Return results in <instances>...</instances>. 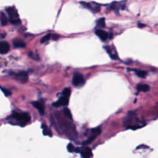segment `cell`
<instances>
[{"label":"cell","instance_id":"9c48e42d","mask_svg":"<svg viewBox=\"0 0 158 158\" xmlns=\"http://www.w3.org/2000/svg\"><path fill=\"white\" fill-rule=\"evenodd\" d=\"M95 33L96 35L99 37L102 41L106 40L109 37V35L106 31H105L102 30H97L95 31Z\"/></svg>","mask_w":158,"mask_h":158},{"label":"cell","instance_id":"ba28073f","mask_svg":"<svg viewBox=\"0 0 158 158\" xmlns=\"http://www.w3.org/2000/svg\"><path fill=\"white\" fill-rule=\"evenodd\" d=\"M7 12H8V14L9 16L10 19H17L19 18V14L17 12V10L14 8H9L6 9Z\"/></svg>","mask_w":158,"mask_h":158},{"label":"cell","instance_id":"9a60e30c","mask_svg":"<svg viewBox=\"0 0 158 158\" xmlns=\"http://www.w3.org/2000/svg\"><path fill=\"white\" fill-rule=\"evenodd\" d=\"M135 71L136 72V75L140 77V78H145L147 74L146 72L144 71H141V70H136Z\"/></svg>","mask_w":158,"mask_h":158},{"label":"cell","instance_id":"8fae6325","mask_svg":"<svg viewBox=\"0 0 158 158\" xmlns=\"http://www.w3.org/2000/svg\"><path fill=\"white\" fill-rule=\"evenodd\" d=\"M32 105L35 108L37 109L41 114H43L45 111L44 106L40 102H38V101H34V102L32 103Z\"/></svg>","mask_w":158,"mask_h":158},{"label":"cell","instance_id":"ffe728a7","mask_svg":"<svg viewBox=\"0 0 158 158\" xmlns=\"http://www.w3.org/2000/svg\"><path fill=\"white\" fill-rule=\"evenodd\" d=\"M71 90L70 89H65L64 90L62 91V94L63 96H65L67 97H69L71 94Z\"/></svg>","mask_w":158,"mask_h":158},{"label":"cell","instance_id":"5b68a950","mask_svg":"<svg viewBox=\"0 0 158 158\" xmlns=\"http://www.w3.org/2000/svg\"><path fill=\"white\" fill-rule=\"evenodd\" d=\"M69 103V99L68 97L63 96L62 97L60 98L58 101L53 103V106L58 108V107H61V106H67Z\"/></svg>","mask_w":158,"mask_h":158},{"label":"cell","instance_id":"6da1fadb","mask_svg":"<svg viewBox=\"0 0 158 158\" xmlns=\"http://www.w3.org/2000/svg\"><path fill=\"white\" fill-rule=\"evenodd\" d=\"M12 117L15 120L22 124L25 125L30 121V116L27 113H20V112H14Z\"/></svg>","mask_w":158,"mask_h":158},{"label":"cell","instance_id":"ac0fdd59","mask_svg":"<svg viewBox=\"0 0 158 158\" xmlns=\"http://www.w3.org/2000/svg\"><path fill=\"white\" fill-rule=\"evenodd\" d=\"M97 25L100 27H104L105 26V20L104 18H101L97 21Z\"/></svg>","mask_w":158,"mask_h":158},{"label":"cell","instance_id":"277c9868","mask_svg":"<svg viewBox=\"0 0 158 158\" xmlns=\"http://www.w3.org/2000/svg\"><path fill=\"white\" fill-rule=\"evenodd\" d=\"M80 4L82 5L85 8L90 9V10L96 12H98L100 9V6L96 3H85V2H81Z\"/></svg>","mask_w":158,"mask_h":158},{"label":"cell","instance_id":"52a82bcc","mask_svg":"<svg viewBox=\"0 0 158 158\" xmlns=\"http://www.w3.org/2000/svg\"><path fill=\"white\" fill-rule=\"evenodd\" d=\"M136 119V113H135L134 112H129L128 115L125 119V122L124 124H125L127 125H130L133 121L135 120ZM128 126V127H129Z\"/></svg>","mask_w":158,"mask_h":158},{"label":"cell","instance_id":"30bf717a","mask_svg":"<svg viewBox=\"0 0 158 158\" xmlns=\"http://www.w3.org/2000/svg\"><path fill=\"white\" fill-rule=\"evenodd\" d=\"M81 157L83 158L90 157L92 156V151L89 148H83L80 151Z\"/></svg>","mask_w":158,"mask_h":158},{"label":"cell","instance_id":"484cf974","mask_svg":"<svg viewBox=\"0 0 158 158\" xmlns=\"http://www.w3.org/2000/svg\"><path fill=\"white\" fill-rule=\"evenodd\" d=\"M58 38V35H54V36L53 37V39L56 40V39H57Z\"/></svg>","mask_w":158,"mask_h":158},{"label":"cell","instance_id":"5bb4252c","mask_svg":"<svg viewBox=\"0 0 158 158\" xmlns=\"http://www.w3.org/2000/svg\"><path fill=\"white\" fill-rule=\"evenodd\" d=\"M0 19H1V24L3 26L7 25V24L8 22V18L6 17V15L3 12L1 14V17H0Z\"/></svg>","mask_w":158,"mask_h":158},{"label":"cell","instance_id":"7c38bea8","mask_svg":"<svg viewBox=\"0 0 158 158\" xmlns=\"http://www.w3.org/2000/svg\"><path fill=\"white\" fill-rule=\"evenodd\" d=\"M136 89H137L140 92H148L150 89V87L147 84H138L136 86Z\"/></svg>","mask_w":158,"mask_h":158},{"label":"cell","instance_id":"e0dca14e","mask_svg":"<svg viewBox=\"0 0 158 158\" xmlns=\"http://www.w3.org/2000/svg\"><path fill=\"white\" fill-rule=\"evenodd\" d=\"M43 135H44L50 136H52L51 131L48 128H47L45 125V127H44V128H43Z\"/></svg>","mask_w":158,"mask_h":158},{"label":"cell","instance_id":"cb8c5ba5","mask_svg":"<svg viewBox=\"0 0 158 158\" xmlns=\"http://www.w3.org/2000/svg\"><path fill=\"white\" fill-rule=\"evenodd\" d=\"M0 89H1L2 92H3V93H4V94H5V95H6V96H8L10 95V92H9V90H8L7 89H4V88H2V87H0Z\"/></svg>","mask_w":158,"mask_h":158},{"label":"cell","instance_id":"603a6c76","mask_svg":"<svg viewBox=\"0 0 158 158\" xmlns=\"http://www.w3.org/2000/svg\"><path fill=\"white\" fill-rule=\"evenodd\" d=\"M10 22L12 24H14V25H17V24H19L20 23V20L17 18V19H10Z\"/></svg>","mask_w":158,"mask_h":158},{"label":"cell","instance_id":"2e32d148","mask_svg":"<svg viewBox=\"0 0 158 158\" xmlns=\"http://www.w3.org/2000/svg\"><path fill=\"white\" fill-rule=\"evenodd\" d=\"M63 112H64V114L67 118H68L69 119H72V115L71 111H70L68 108H64Z\"/></svg>","mask_w":158,"mask_h":158},{"label":"cell","instance_id":"7402d4cb","mask_svg":"<svg viewBox=\"0 0 158 158\" xmlns=\"http://www.w3.org/2000/svg\"><path fill=\"white\" fill-rule=\"evenodd\" d=\"M67 148H68V151L70 153H73L75 151V147L73 146L72 143H69V145H68V147H67Z\"/></svg>","mask_w":158,"mask_h":158},{"label":"cell","instance_id":"8992f818","mask_svg":"<svg viewBox=\"0 0 158 158\" xmlns=\"http://www.w3.org/2000/svg\"><path fill=\"white\" fill-rule=\"evenodd\" d=\"M10 50V46L8 42L1 41L0 43V54H5L8 53Z\"/></svg>","mask_w":158,"mask_h":158},{"label":"cell","instance_id":"44dd1931","mask_svg":"<svg viewBox=\"0 0 158 158\" xmlns=\"http://www.w3.org/2000/svg\"><path fill=\"white\" fill-rule=\"evenodd\" d=\"M29 56H30L31 58H32L33 59H34V60H38V59H40V57H39V56H38V54H35V53H33V52H29Z\"/></svg>","mask_w":158,"mask_h":158},{"label":"cell","instance_id":"3957f363","mask_svg":"<svg viewBox=\"0 0 158 158\" xmlns=\"http://www.w3.org/2000/svg\"><path fill=\"white\" fill-rule=\"evenodd\" d=\"M16 80L22 83H26L28 80V73L25 71H20L18 73H16L14 74Z\"/></svg>","mask_w":158,"mask_h":158},{"label":"cell","instance_id":"d6986e66","mask_svg":"<svg viewBox=\"0 0 158 158\" xmlns=\"http://www.w3.org/2000/svg\"><path fill=\"white\" fill-rule=\"evenodd\" d=\"M51 38V34H47V35L44 36L43 38L41 39V43H45V42H47V41L50 40V39Z\"/></svg>","mask_w":158,"mask_h":158},{"label":"cell","instance_id":"4fadbf2b","mask_svg":"<svg viewBox=\"0 0 158 158\" xmlns=\"http://www.w3.org/2000/svg\"><path fill=\"white\" fill-rule=\"evenodd\" d=\"M14 46L16 48H24L26 47V43L22 40H16L14 41Z\"/></svg>","mask_w":158,"mask_h":158},{"label":"cell","instance_id":"d4e9b609","mask_svg":"<svg viewBox=\"0 0 158 158\" xmlns=\"http://www.w3.org/2000/svg\"><path fill=\"white\" fill-rule=\"evenodd\" d=\"M138 27H145V24H140V23H139L138 24Z\"/></svg>","mask_w":158,"mask_h":158},{"label":"cell","instance_id":"7a4b0ae2","mask_svg":"<svg viewBox=\"0 0 158 158\" xmlns=\"http://www.w3.org/2000/svg\"><path fill=\"white\" fill-rule=\"evenodd\" d=\"M85 83L83 77L80 73H75L72 78V84L75 87H80Z\"/></svg>","mask_w":158,"mask_h":158}]
</instances>
